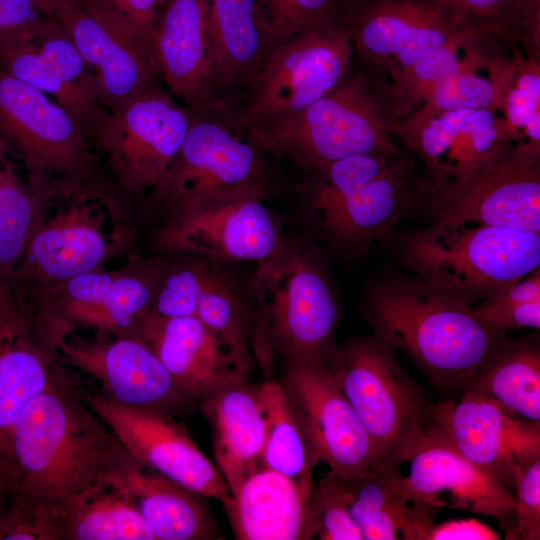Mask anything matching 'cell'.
<instances>
[{
    "mask_svg": "<svg viewBox=\"0 0 540 540\" xmlns=\"http://www.w3.org/2000/svg\"><path fill=\"white\" fill-rule=\"evenodd\" d=\"M56 378L17 418L0 463L14 507L50 515L99 479L139 462Z\"/></svg>",
    "mask_w": 540,
    "mask_h": 540,
    "instance_id": "cell-1",
    "label": "cell"
},
{
    "mask_svg": "<svg viewBox=\"0 0 540 540\" xmlns=\"http://www.w3.org/2000/svg\"><path fill=\"white\" fill-rule=\"evenodd\" d=\"M36 195L33 228L8 289L12 310L40 291L104 269L138 239L132 201L105 174L51 177L28 173Z\"/></svg>",
    "mask_w": 540,
    "mask_h": 540,
    "instance_id": "cell-2",
    "label": "cell"
},
{
    "mask_svg": "<svg viewBox=\"0 0 540 540\" xmlns=\"http://www.w3.org/2000/svg\"><path fill=\"white\" fill-rule=\"evenodd\" d=\"M306 213L332 250L359 259L418 210L427 175L410 150L346 157L309 172Z\"/></svg>",
    "mask_w": 540,
    "mask_h": 540,
    "instance_id": "cell-3",
    "label": "cell"
},
{
    "mask_svg": "<svg viewBox=\"0 0 540 540\" xmlns=\"http://www.w3.org/2000/svg\"><path fill=\"white\" fill-rule=\"evenodd\" d=\"M409 115L387 73L374 65L352 70L305 109L247 127L243 133L261 153L310 172L328 163L399 149L396 131Z\"/></svg>",
    "mask_w": 540,
    "mask_h": 540,
    "instance_id": "cell-4",
    "label": "cell"
},
{
    "mask_svg": "<svg viewBox=\"0 0 540 540\" xmlns=\"http://www.w3.org/2000/svg\"><path fill=\"white\" fill-rule=\"evenodd\" d=\"M366 317L373 335L409 356L443 388L465 389L506 340L462 299L422 278L373 286Z\"/></svg>",
    "mask_w": 540,
    "mask_h": 540,
    "instance_id": "cell-5",
    "label": "cell"
},
{
    "mask_svg": "<svg viewBox=\"0 0 540 540\" xmlns=\"http://www.w3.org/2000/svg\"><path fill=\"white\" fill-rule=\"evenodd\" d=\"M255 319L250 346L267 373L277 359L312 358L324 364L337 349L338 306L318 265L287 243L257 263L251 280Z\"/></svg>",
    "mask_w": 540,
    "mask_h": 540,
    "instance_id": "cell-6",
    "label": "cell"
},
{
    "mask_svg": "<svg viewBox=\"0 0 540 540\" xmlns=\"http://www.w3.org/2000/svg\"><path fill=\"white\" fill-rule=\"evenodd\" d=\"M400 262L471 307L540 265V232L468 222H429L405 233Z\"/></svg>",
    "mask_w": 540,
    "mask_h": 540,
    "instance_id": "cell-7",
    "label": "cell"
},
{
    "mask_svg": "<svg viewBox=\"0 0 540 540\" xmlns=\"http://www.w3.org/2000/svg\"><path fill=\"white\" fill-rule=\"evenodd\" d=\"M374 445L379 467H400L426 438L433 403L396 350L375 335L337 347L325 364Z\"/></svg>",
    "mask_w": 540,
    "mask_h": 540,
    "instance_id": "cell-8",
    "label": "cell"
},
{
    "mask_svg": "<svg viewBox=\"0 0 540 540\" xmlns=\"http://www.w3.org/2000/svg\"><path fill=\"white\" fill-rule=\"evenodd\" d=\"M164 265L158 257L131 256L118 269L95 270L50 286L22 303L16 313L48 347L76 326L139 339Z\"/></svg>",
    "mask_w": 540,
    "mask_h": 540,
    "instance_id": "cell-9",
    "label": "cell"
},
{
    "mask_svg": "<svg viewBox=\"0 0 540 540\" xmlns=\"http://www.w3.org/2000/svg\"><path fill=\"white\" fill-rule=\"evenodd\" d=\"M418 210L429 222H468L540 232V145L506 142L442 182Z\"/></svg>",
    "mask_w": 540,
    "mask_h": 540,
    "instance_id": "cell-10",
    "label": "cell"
},
{
    "mask_svg": "<svg viewBox=\"0 0 540 540\" xmlns=\"http://www.w3.org/2000/svg\"><path fill=\"white\" fill-rule=\"evenodd\" d=\"M267 183L237 187L163 217L152 237L159 252L193 253L217 261H263L286 244L267 207Z\"/></svg>",
    "mask_w": 540,
    "mask_h": 540,
    "instance_id": "cell-11",
    "label": "cell"
},
{
    "mask_svg": "<svg viewBox=\"0 0 540 540\" xmlns=\"http://www.w3.org/2000/svg\"><path fill=\"white\" fill-rule=\"evenodd\" d=\"M192 116L156 84L109 112L92 150L125 197L147 199L177 154Z\"/></svg>",
    "mask_w": 540,
    "mask_h": 540,
    "instance_id": "cell-12",
    "label": "cell"
},
{
    "mask_svg": "<svg viewBox=\"0 0 540 540\" xmlns=\"http://www.w3.org/2000/svg\"><path fill=\"white\" fill-rule=\"evenodd\" d=\"M350 33L316 29L277 44L250 82L235 115L238 130L305 109L351 71Z\"/></svg>",
    "mask_w": 540,
    "mask_h": 540,
    "instance_id": "cell-13",
    "label": "cell"
},
{
    "mask_svg": "<svg viewBox=\"0 0 540 540\" xmlns=\"http://www.w3.org/2000/svg\"><path fill=\"white\" fill-rule=\"evenodd\" d=\"M234 119L193 112L184 140L147 206L163 217L237 187L267 183L261 152Z\"/></svg>",
    "mask_w": 540,
    "mask_h": 540,
    "instance_id": "cell-14",
    "label": "cell"
},
{
    "mask_svg": "<svg viewBox=\"0 0 540 540\" xmlns=\"http://www.w3.org/2000/svg\"><path fill=\"white\" fill-rule=\"evenodd\" d=\"M283 386L302 431L309 462L349 480L379 467L370 436L328 367L312 358L283 360Z\"/></svg>",
    "mask_w": 540,
    "mask_h": 540,
    "instance_id": "cell-15",
    "label": "cell"
},
{
    "mask_svg": "<svg viewBox=\"0 0 540 540\" xmlns=\"http://www.w3.org/2000/svg\"><path fill=\"white\" fill-rule=\"evenodd\" d=\"M54 16L87 64L109 112L159 84L151 42L106 0H59Z\"/></svg>",
    "mask_w": 540,
    "mask_h": 540,
    "instance_id": "cell-16",
    "label": "cell"
},
{
    "mask_svg": "<svg viewBox=\"0 0 540 540\" xmlns=\"http://www.w3.org/2000/svg\"><path fill=\"white\" fill-rule=\"evenodd\" d=\"M0 141L30 174H105L83 131L56 101L0 68Z\"/></svg>",
    "mask_w": 540,
    "mask_h": 540,
    "instance_id": "cell-17",
    "label": "cell"
},
{
    "mask_svg": "<svg viewBox=\"0 0 540 540\" xmlns=\"http://www.w3.org/2000/svg\"><path fill=\"white\" fill-rule=\"evenodd\" d=\"M431 424L467 460L513 492L518 472L540 458V423L471 390L458 400L434 402Z\"/></svg>",
    "mask_w": 540,
    "mask_h": 540,
    "instance_id": "cell-18",
    "label": "cell"
},
{
    "mask_svg": "<svg viewBox=\"0 0 540 540\" xmlns=\"http://www.w3.org/2000/svg\"><path fill=\"white\" fill-rule=\"evenodd\" d=\"M0 68L51 94L92 148L109 111L98 99L91 71L55 16H48L32 34L0 45Z\"/></svg>",
    "mask_w": 540,
    "mask_h": 540,
    "instance_id": "cell-19",
    "label": "cell"
},
{
    "mask_svg": "<svg viewBox=\"0 0 540 540\" xmlns=\"http://www.w3.org/2000/svg\"><path fill=\"white\" fill-rule=\"evenodd\" d=\"M89 408L109 426L128 452L149 467L198 495L222 501L230 490L215 466L187 431L165 412L85 395Z\"/></svg>",
    "mask_w": 540,
    "mask_h": 540,
    "instance_id": "cell-20",
    "label": "cell"
},
{
    "mask_svg": "<svg viewBox=\"0 0 540 540\" xmlns=\"http://www.w3.org/2000/svg\"><path fill=\"white\" fill-rule=\"evenodd\" d=\"M469 28L476 27L432 0H359L350 38L390 77Z\"/></svg>",
    "mask_w": 540,
    "mask_h": 540,
    "instance_id": "cell-21",
    "label": "cell"
},
{
    "mask_svg": "<svg viewBox=\"0 0 540 540\" xmlns=\"http://www.w3.org/2000/svg\"><path fill=\"white\" fill-rule=\"evenodd\" d=\"M142 340L189 400L248 381L253 358L194 317H163L152 311L141 324Z\"/></svg>",
    "mask_w": 540,
    "mask_h": 540,
    "instance_id": "cell-22",
    "label": "cell"
},
{
    "mask_svg": "<svg viewBox=\"0 0 540 540\" xmlns=\"http://www.w3.org/2000/svg\"><path fill=\"white\" fill-rule=\"evenodd\" d=\"M50 347L98 380L107 398L120 404L166 412L189 400L154 352L138 338L102 336L84 341L65 335Z\"/></svg>",
    "mask_w": 540,
    "mask_h": 540,
    "instance_id": "cell-23",
    "label": "cell"
},
{
    "mask_svg": "<svg viewBox=\"0 0 540 540\" xmlns=\"http://www.w3.org/2000/svg\"><path fill=\"white\" fill-rule=\"evenodd\" d=\"M405 486L419 503L439 511L448 496V508L495 518L505 529L514 508V492L491 473L461 455L431 427L419 449L409 459Z\"/></svg>",
    "mask_w": 540,
    "mask_h": 540,
    "instance_id": "cell-24",
    "label": "cell"
},
{
    "mask_svg": "<svg viewBox=\"0 0 540 540\" xmlns=\"http://www.w3.org/2000/svg\"><path fill=\"white\" fill-rule=\"evenodd\" d=\"M151 35L161 78L194 113H219L213 93L209 0H166Z\"/></svg>",
    "mask_w": 540,
    "mask_h": 540,
    "instance_id": "cell-25",
    "label": "cell"
},
{
    "mask_svg": "<svg viewBox=\"0 0 540 540\" xmlns=\"http://www.w3.org/2000/svg\"><path fill=\"white\" fill-rule=\"evenodd\" d=\"M208 30L215 103L235 115L274 46L270 32L257 0H209Z\"/></svg>",
    "mask_w": 540,
    "mask_h": 540,
    "instance_id": "cell-26",
    "label": "cell"
},
{
    "mask_svg": "<svg viewBox=\"0 0 540 540\" xmlns=\"http://www.w3.org/2000/svg\"><path fill=\"white\" fill-rule=\"evenodd\" d=\"M151 311L163 317H194L236 345L250 348L240 297L227 275L209 259L164 265Z\"/></svg>",
    "mask_w": 540,
    "mask_h": 540,
    "instance_id": "cell-27",
    "label": "cell"
},
{
    "mask_svg": "<svg viewBox=\"0 0 540 540\" xmlns=\"http://www.w3.org/2000/svg\"><path fill=\"white\" fill-rule=\"evenodd\" d=\"M310 494L264 465L221 502L236 539L306 540L317 535Z\"/></svg>",
    "mask_w": 540,
    "mask_h": 540,
    "instance_id": "cell-28",
    "label": "cell"
},
{
    "mask_svg": "<svg viewBox=\"0 0 540 540\" xmlns=\"http://www.w3.org/2000/svg\"><path fill=\"white\" fill-rule=\"evenodd\" d=\"M200 402L212 428L217 468L234 494L263 465L266 426L258 386L236 383Z\"/></svg>",
    "mask_w": 540,
    "mask_h": 540,
    "instance_id": "cell-29",
    "label": "cell"
},
{
    "mask_svg": "<svg viewBox=\"0 0 540 540\" xmlns=\"http://www.w3.org/2000/svg\"><path fill=\"white\" fill-rule=\"evenodd\" d=\"M400 467H377L344 480L349 513L363 540H426L438 511L414 500Z\"/></svg>",
    "mask_w": 540,
    "mask_h": 540,
    "instance_id": "cell-30",
    "label": "cell"
},
{
    "mask_svg": "<svg viewBox=\"0 0 540 540\" xmlns=\"http://www.w3.org/2000/svg\"><path fill=\"white\" fill-rule=\"evenodd\" d=\"M49 517L56 540H155L120 473L99 479Z\"/></svg>",
    "mask_w": 540,
    "mask_h": 540,
    "instance_id": "cell-31",
    "label": "cell"
},
{
    "mask_svg": "<svg viewBox=\"0 0 540 540\" xmlns=\"http://www.w3.org/2000/svg\"><path fill=\"white\" fill-rule=\"evenodd\" d=\"M120 476L155 540L216 538L214 523L195 492L140 462Z\"/></svg>",
    "mask_w": 540,
    "mask_h": 540,
    "instance_id": "cell-32",
    "label": "cell"
},
{
    "mask_svg": "<svg viewBox=\"0 0 540 540\" xmlns=\"http://www.w3.org/2000/svg\"><path fill=\"white\" fill-rule=\"evenodd\" d=\"M48 349L18 318L0 326V463L26 405L55 378Z\"/></svg>",
    "mask_w": 540,
    "mask_h": 540,
    "instance_id": "cell-33",
    "label": "cell"
},
{
    "mask_svg": "<svg viewBox=\"0 0 540 540\" xmlns=\"http://www.w3.org/2000/svg\"><path fill=\"white\" fill-rule=\"evenodd\" d=\"M464 390L492 399L517 417L540 423L538 344L505 340Z\"/></svg>",
    "mask_w": 540,
    "mask_h": 540,
    "instance_id": "cell-34",
    "label": "cell"
},
{
    "mask_svg": "<svg viewBox=\"0 0 540 540\" xmlns=\"http://www.w3.org/2000/svg\"><path fill=\"white\" fill-rule=\"evenodd\" d=\"M36 195L28 177L17 171L14 156L0 141V317L11 314L8 289L34 224Z\"/></svg>",
    "mask_w": 540,
    "mask_h": 540,
    "instance_id": "cell-35",
    "label": "cell"
},
{
    "mask_svg": "<svg viewBox=\"0 0 540 540\" xmlns=\"http://www.w3.org/2000/svg\"><path fill=\"white\" fill-rule=\"evenodd\" d=\"M265 416L262 463L291 479L310 494L312 469L302 431L279 380L270 378L258 385Z\"/></svg>",
    "mask_w": 540,
    "mask_h": 540,
    "instance_id": "cell-36",
    "label": "cell"
},
{
    "mask_svg": "<svg viewBox=\"0 0 540 540\" xmlns=\"http://www.w3.org/2000/svg\"><path fill=\"white\" fill-rule=\"evenodd\" d=\"M498 91V109H503L504 135L520 142L518 131L524 130L527 143L540 145V65L539 55L525 58L515 52L504 65H492Z\"/></svg>",
    "mask_w": 540,
    "mask_h": 540,
    "instance_id": "cell-37",
    "label": "cell"
},
{
    "mask_svg": "<svg viewBox=\"0 0 540 540\" xmlns=\"http://www.w3.org/2000/svg\"><path fill=\"white\" fill-rule=\"evenodd\" d=\"M472 23L484 35L521 43L539 55L540 5L534 0H432Z\"/></svg>",
    "mask_w": 540,
    "mask_h": 540,
    "instance_id": "cell-38",
    "label": "cell"
},
{
    "mask_svg": "<svg viewBox=\"0 0 540 540\" xmlns=\"http://www.w3.org/2000/svg\"><path fill=\"white\" fill-rule=\"evenodd\" d=\"M273 45L316 29L350 33L359 0H257Z\"/></svg>",
    "mask_w": 540,
    "mask_h": 540,
    "instance_id": "cell-39",
    "label": "cell"
},
{
    "mask_svg": "<svg viewBox=\"0 0 540 540\" xmlns=\"http://www.w3.org/2000/svg\"><path fill=\"white\" fill-rule=\"evenodd\" d=\"M481 35L478 29L469 28L390 76L392 90L409 114L423 105L441 82L463 68L465 64L457 55L459 47Z\"/></svg>",
    "mask_w": 540,
    "mask_h": 540,
    "instance_id": "cell-40",
    "label": "cell"
},
{
    "mask_svg": "<svg viewBox=\"0 0 540 540\" xmlns=\"http://www.w3.org/2000/svg\"><path fill=\"white\" fill-rule=\"evenodd\" d=\"M475 316L505 334L521 328H540V269L472 306Z\"/></svg>",
    "mask_w": 540,
    "mask_h": 540,
    "instance_id": "cell-41",
    "label": "cell"
},
{
    "mask_svg": "<svg viewBox=\"0 0 540 540\" xmlns=\"http://www.w3.org/2000/svg\"><path fill=\"white\" fill-rule=\"evenodd\" d=\"M466 67L465 64L460 71L441 82L428 100L401 123L414 125L444 111L498 109V91L493 78L478 77Z\"/></svg>",
    "mask_w": 540,
    "mask_h": 540,
    "instance_id": "cell-42",
    "label": "cell"
},
{
    "mask_svg": "<svg viewBox=\"0 0 540 540\" xmlns=\"http://www.w3.org/2000/svg\"><path fill=\"white\" fill-rule=\"evenodd\" d=\"M309 503L321 540H363L347 506L343 479L329 471L312 484Z\"/></svg>",
    "mask_w": 540,
    "mask_h": 540,
    "instance_id": "cell-43",
    "label": "cell"
},
{
    "mask_svg": "<svg viewBox=\"0 0 540 540\" xmlns=\"http://www.w3.org/2000/svg\"><path fill=\"white\" fill-rule=\"evenodd\" d=\"M505 539H540V458L521 469L515 479L514 508Z\"/></svg>",
    "mask_w": 540,
    "mask_h": 540,
    "instance_id": "cell-44",
    "label": "cell"
},
{
    "mask_svg": "<svg viewBox=\"0 0 540 540\" xmlns=\"http://www.w3.org/2000/svg\"><path fill=\"white\" fill-rule=\"evenodd\" d=\"M48 16L34 0H0V45L30 35Z\"/></svg>",
    "mask_w": 540,
    "mask_h": 540,
    "instance_id": "cell-45",
    "label": "cell"
},
{
    "mask_svg": "<svg viewBox=\"0 0 540 540\" xmlns=\"http://www.w3.org/2000/svg\"><path fill=\"white\" fill-rule=\"evenodd\" d=\"M500 534L475 519H452L431 527L426 540H498Z\"/></svg>",
    "mask_w": 540,
    "mask_h": 540,
    "instance_id": "cell-46",
    "label": "cell"
},
{
    "mask_svg": "<svg viewBox=\"0 0 540 540\" xmlns=\"http://www.w3.org/2000/svg\"><path fill=\"white\" fill-rule=\"evenodd\" d=\"M106 1L121 13L142 36L151 42V35L159 10L158 0Z\"/></svg>",
    "mask_w": 540,
    "mask_h": 540,
    "instance_id": "cell-47",
    "label": "cell"
},
{
    "mask_svg": "<svg viewBox=\"0 0 540 540\" xmlns=\"http://www.w3.org/2000/svg\"><path fill=\"white\" fill-rule=\"evenodd\" d=\"M12 506V496L10 491L0 481V525Z\"/></svg>",
    "mask_w": 540,
    "mask_h": 540,
    "instance_id": "cell-48",
    "label": "cell"
},
{
    "mask_svg": "<svg viewBox=\"0 0 540 540\" xmlns=\"http://www.w3.org/2000/svg\"><path fill=\"white\" fill-rule=\"evenodd\" d=\"M40 9L49 16H54V9L59 0H34Z\"/></svg>",
    "mask_w": 540,
    "mask_h": 540,
    "instance_id": "cell-49",
    "label": "cell"
},
{
    "mask_svg": "<svg viewBox=\"0 0 540 540\" xmlns=\"http://www.w3.org/2000/svg\"><path fill=\"white\" fill-rule=\"evenodd\" d=\"M166 0H158V6H162V4L165 2Z\"/></svg>",
    "mask_w": 540,
    "mask_h": 540,
    "instance_id": "cell-50",
    "label": "cell"
},
{
    "mask_svg": "<svg viewBox=\"0 0 540 540\" xmlns=\"http://www.w3.org/2000/svg\"><path fill=\"white\" fill-rule=\"evenodd\" d=\"M4 319H6V318L0 317V325L2 324V322L4 321Z\"/></svg>",
    "mask_w": 540,
    "mask_h": 540,
    "instance_id": "cell-51",
    "label": "cell"
},
{
    "mask_svg": "<svg viewBox=\"0 0 540 540\" xmlns=\"http://www.w3.org/2000/svg\"><path fill=\"white\" fill-rule=\"evenodd\" d=\"M534 2L538 5H540V0H534Z\"/></svg>",
    "mask_w": 540,
    "mask_h": 540,
    "instance_id": "cell-52",
    "label": "cell"
}]
</instances>
